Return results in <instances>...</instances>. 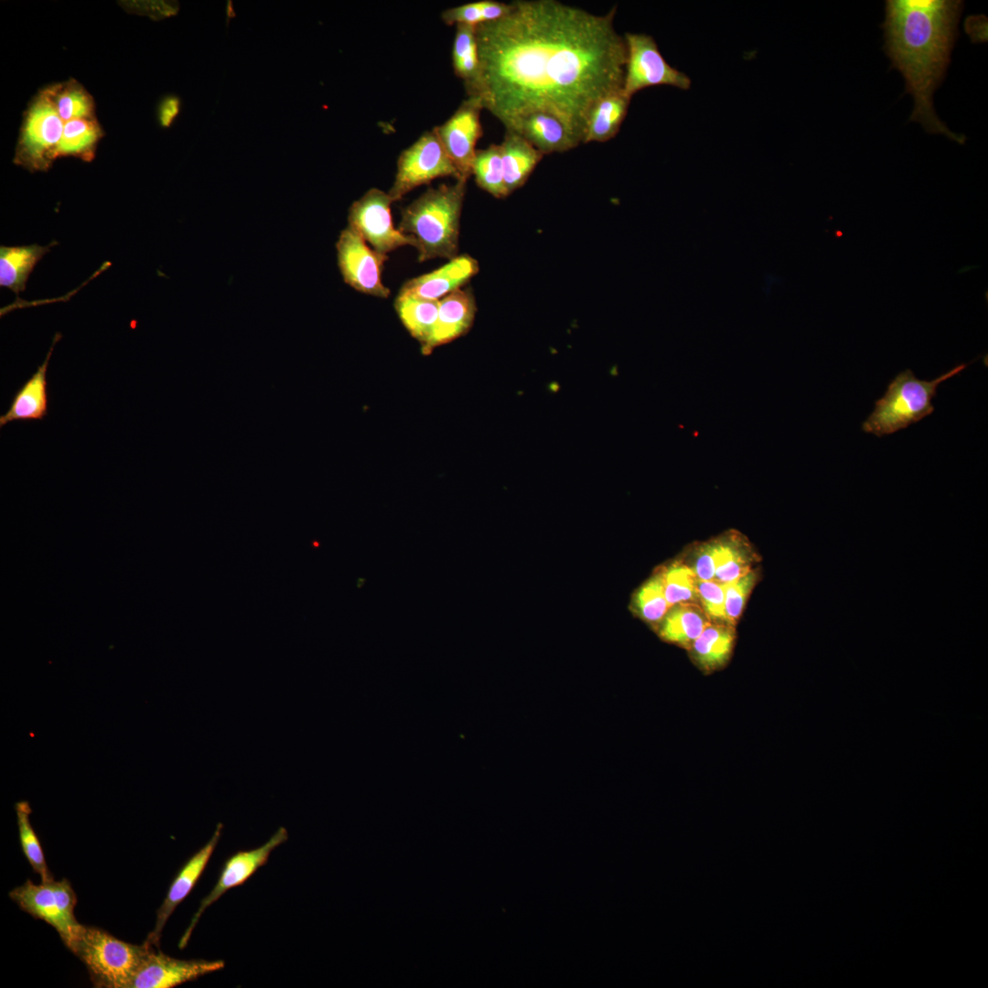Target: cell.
Masks as SVG:
<instances>
[{
  "instance_id": "7402d4cb",
  "label": "cell",
  "mask_w": 988,
  "mask_h": 988,
  "mask_svg": "<svg viewBox=\"0 0 988 988\" xmlns=\"http://www.w3.org/2000/svg\"><path fill=\"white\" fill-rule=\"evenodd\" d=\"M710 623L702 606L695 601L681 602L669 608L660 633L668 641L691 647Z\"/></svg>"
},
{
  "instance_id": "ba28073f",
  "label": "cell",
  "mask_w": 988,
  "mask_h": 988,
  "mask_svg": "<svg viewBox=\"0 0 988 988\" xmlns=\"http://www.w3.org/2000/svg\"><path fill=\"white\" fill-rule=\"evenodd\" d=\"M444 177L463 180L432 128L401 152L394 181L388 193L395 202L415 188Z\"/></svg>"
},
{
  "instance_id": "9c48e42d",
  "label": "cell",
  "mask_w": 988,
  "mask_h": 988,
  "mask_svg": "<svg viewBox=\"0 0 988 988\" xmlns=\"http://www.w3.org/2000/svg\"><path fill=\"white\" fill-rule=\"evenodd\" d=\"M623 36L627 57L622 91L627 96L632 98L650 86L668 85L682 90L691 87V79L665 60L651 36L629 32Z\"/></svg>"
},
{
  "instance_id": "484cf974",
  "label": "cell",
  "mask_w": 988,
  "mask_h": 988,
  "mask_svg": "<svg viewBox=\"0 0 988 988\" xmlns=\"http://www.w3.org/2000/svg\"><path fill=\"white\" fill-rule=\"evenodd\" d=\"M394 308L408 333L420 347L425 345L437 318L439 300L398 295Z\"/></svg>"
},
{
  "instance_id": "ffe728a7",
  "label": "cell",
  "mask_w": 988,
  "mask_h": 988,
  "mask_svg": "<svg viewBox=\"0 0 988 988\" xmlns=\"http://www.w3.org/2000/svg\"><path fill=\"white\" fill-rule=\"evenodd\" d=\"M499 146L504 183L510 195L526 183L544 155L511 130H506Z\"/></svg>"
},
{
  "instance_id": "74e56055",
  "label": "cell",
  "mask_w": 988,
  "mask_h": 988,
  "mask_svg": "<svg viewBox=\"0 0 988 988\" xmlns=\"http://www.w3.org/2000/svg\"><path fill=\"white\" fill-rule=\"evenodd\" d=\"M180 111L179 98L170 95L162 100L158 107V120L163 127H169Z\"/></svg>"
},
{
  "instance_id": "2e32d148",
  "label": "cell",
  "mask_w": 988,
  "mask_h": 988,
  "mask_svg": "<svg viewBox=\"0 0 988 988\" xmlns=\"http://www.w3.org/2000/svg\"><path fill=\"white\" fill-rule=\"evenodd\" d=\"M476 300L470 289H457L439 300L438 315L428 341L421 347L423 355L466 335L473 326Z\"/></svg>"
},
{
  "instance_id": "ac0fdd59",
  "label": "cell",
  "mask_w": 988,
  "mask_h": 988,
  "mask_svg": "<svg viewBox=\"0 0 988 988\" xmlns=\"http://www.w3.org/2000/svg\"><path fill=\"white\" fill-rule=\"evenodd\" d=\"M61 338L54 336L52 344L37 371L15 393L5 413L0 416V427L14 421L43 420L48 411L47 371L54 347Z\"/></svg>"
},
{
  "instance_id": "f1b7e54d",
  "label": "cell",
  "mask_w": 988,
  "mask_h": 988,
  "mask_svg": "<svg viewBox=\"0 0 988 988\" xmlns=\"http://www.w3.org/2000/svg\"><path fill=\"white\" fill-rule=\"evenodd\" d=\"M472 175L478 186L498 199L509 196L504 183L500 146L492 144L477 149L472 164Z\"/></svg>"
},
{
  "instance_id": "e0dca14e",
  "label": "cell",
  "mask_w": 988,
  "mask_h": 988,
  "mask_svg": "<svg viewBox=\"0 0 988 988\" xmlns=\"http://www.w3.org/2000/svg\"><path fill=\"white\" fill-rule=\"evenodd\" d=\"M478 268L473 257L456 255L437 269L405 282L398 295L440 300L462 288L478 274Z\"/></svg>"
},
{
  "instance_id": "7a4b0ae2",
  "label": "cell",
  "mask_w": 988,
  "mask_h": 988,
  "mask_svg": "<svg viewBox=\"0 0 988 988\" xmlns=\"http://www.w3.org/2000/svg\"><path fill=\"white\" fill-rule=\"evenodd\" d=\"M962 7L960 0H886L882 24L891 68L901 72L915 102L910 121L958 144L966 137L938 117L933 94L945 78Z\"/></svg>"
},
{
  "instance_id": "8992f818",
  "label": "cell",
  "mask_w": 988,
  "mask_h": 988,
  "mask_svg": "<svg viewBox=\"0 0 988 988\" xmlns=\"http://www.w3.org/2000/svg\"><path fill=\"white\" fill-rule=\"evenodd\" d=\"M10 898L25 912L53 927L67 948L81 927L75 918L77 896L69 880L34 884L27 879L9 892Z\"/></svg>"
},
{
  "instance_id": "d6986e66",
  "label": "cell",
  "mask_w": 988,
  "mask_h": 988,
  "mask_svg": "<svg viewBox=\"0 0 988 988\" xmlns=\"http://www.w3.org/2000/svg\"><path fill=\"white\" fill-rule=\"evenodd\" d=\"M506 130L519 134L543 155L566 152L579 145L562 121L544 112L528 113Z\"/></svg>"
},
{
  "instance_id": "83f0119b",
  "label": "cell",
  "mask_w": 988,
  "mask_h": 988,
  "mask_svg": "<svg viewBox=\"0 0 988 988\" xmlns=\"http://www.w3.org/2000/svg\"><path fill=\"white\" fill-rule=\"evenodd\" d=\"M45 91L64 123L76 119L95 118L92 97L77 81H69L56 84Z\"/></svg>"
},
{
  "instance_id": "cb8c5ba5",
  "label": "cell",
  "mask_w": 988,
  "mask_h": 988,
  "mask_svg": "<svg viewBox=\"0 0 988 988\" xmlns=\"http://www.w3.org/2000/svg\"><path fill=\"white\" fill-rule=\"evenodd\" d=\"M452 66L455 74L463 81L467 97H474L480 80V59L476 26L456 25L452 46Z\"/></svg>"
},
{
  "instance_id": "d6a6232c",
  "label": "cell",
  "mask_w": 988,
  "mask_h": 988,
  "mask_svg": "<svg viewBox=\"0 0 988 988\" xmlns=\"http://www.w3.org/2000/svg\"><path fill=\"white\" fill-rule=\"evenodd\" d=\"M636 603L645 620L658 622L664 618L671 607L665 597L662 575L652 577L639 590Z\"/></svg>"
},
{
  "instance_id": "30bf717a",
  "label": "cell",
  "mask_w": 988,
  "mask_h": 988,
  "mask_svg": "<svg viewBox=\"0 0 988 988\" xmlns=\"http://www.w3.org/2000/svg\"><path fill=\"white\" fill-rule=\"evenodd\" d=\"M393 202L388 192L371 188L349 209L348 227L373 250L384 255L406 245L417 248V242L413 236L394 228L391 213Z\"/></svg>"
},
{
  "instance_id": "277c9868",
  "label": "cell",
  "mask_w": 988,
  "mask_h": 988,
  "mask_svg": "<svg viewBox=\"0 0 988 988\" xmlns=\"http://www.w3.org/2000/svg\"><path fill=\"white\" fill-rule=\"evenodd\" d=\"M967 365L960 364L929 381L918 379L909 369L901 371L888 384L884 396L875 402V409L863 423L862 429L881 437L929 415L934 412L931 402L938 386L961 372Z\"/></svg>"
},
{
  "instance_id": "d590c367",
  "label": "cell",
  "mask_w": 988,
  "mask_h": 988,
  "mask_svg": "<svg viewBox=\"0 0 988 988\" xmlns=\"http://www.w3.org/2000/svg\"><path fill=\"white\" fill-rule=\"evenodd\" d=\"M755 578V573L750 571L726 583L725 610L728 624L734 625L739 618Z\"/></svg>"
},
{
  "instance_id": "3957f363",
  "label": "cell",
  "mask_w": 988,
  "mask_h": 988,
  "mask_svg": "<svg viewBox=\"0 0 988 988\" xmlns=\"http://www.w3.org/2000/svg\"><path fill=\"white\" fill-rule=\"evenodd\" d=\"M466 180L429 188L403 209L398 230L417 242L418 260H451L458 252Z\"/></svg>"
},
{
  "instance_id": "9a60e30c",
  "label": "cell",
  "mask_w": 988,
  "mask_h": 988,
  "mask_svg": "<svg viewBox=\"0 0 988 988\" xmlns=\"http://www.w3.org/2000/svg\"><path fill=\"white\" fill-rule=\"evenodd\" d=\"M222 828V823L217 824L209 842L188 860L174 878L157 909L155 927L145 940L150 945L159 948L164 927L176 907L188 896L201 876L220 841Z\"/></svg>"
},
{
  "instance_id": "d4e9b609",
  "label": "cell",
  "mask_w": 988,
  "mask_h": 988,
  "mask_svg": "<svg viewBox=\"0 0 988 988\" xmlns=\"http://www.w3.org/2000/svg\"><path fill=\"white\" fill-rule=\"evenodd\" d=\"M734 640L732 625L710 623L690 648L693 659L701 668L714 671L724 666L728 660Z\"/></svg>"
},
{
  "instance_id": "f546056e",
  "label": "cell",
  "mask_w": 988,
  "mask_h": 988,
  "mask_svg": "<svg viewBox=\"0 0 988 988\" xmlns=\"http://www.w3.org/2000/svg\"><path fill=\"white\" fill-rule=\"evenodd\" d=\"M15 811L16 814L20 844L24 855L34 872L40 876L41 882L54 880L46 863L39 839L30 822L29 816L32 811L28 801H17L15 804Z\"/></svg>"
},
{
  "instance_id": "5b68a950",
  "label": "cell",
  "mask_w": 988,
  "mask_h": 988,
  "mask_svg": "<svg viewBox=\"0 0 988 988\" xmlns=\"http://www.w3.org/2000/svg\"><path fill=\"white\" fill-rule=\"evenodd\" d=\"M153 947L125 942L95 927L81 925L68 948L86 966L95 987L130 988L144 956Z\"/></svg>"
},
{
  "instance_id": "1f68e13d",
  "label": "cell",
  "mask_w": 988,
  "mask_h": 988,
  "mask_svg": "<svg viewBox=\"0 0 988 988\" xmlns=\"http://www.w3.org/2000/svg\"><path fill=\"white\" fill-rule=\"evenodd\" d=\"M664 594L670 607L686 601H696L697 576L684 564H674L662 574Z\"/></svg>"
},
{
  "instance_id": "4316f807",
  "label": "cell",
  "mask_w": 988,
  "mask_h": 988,
  "mask_svg": "<svg viewBox=\"0 0 988 988\" xmlns=\"http://www.w3.org/2000/svg\"><path fill=\"white\" fill-rule=\"evenodd\" d=\"M102 135V129L95 118L66 122L56 149V158L70 156L91 160Z\"/></svg>"
},
{
  "instance_id": "8d00e7d4",
  "label": "cell",
  "mask_w": 988,
  "mask_h": 988,
  "mask_svg": "<svg viewBox=\"0 0 988 988\" xmlns=\"http://www.w3.org/2000/svg\"><path fill=\"white\" fill-rule=\"evenodd\" d=\"M722 543H712L705 546L697 556L694 573L701 580H714L718 564Z\"/></svg>"
},
{
  "instance_id": "6da1fadb",
  "label": "cell",
  "mask_w": 988,
  "mask_h": 988,
  "mask_svg": "<svg viewBox=\"0 0 988 988\" xmlns=\"http://www.w3.org/2000/svg\"><path fill=\"white\" fill-rule=\"evenodd\" d=\"M499 19L476 26L480 80L474 97L509 129L544 112L583 144L589 113L622 89L627 48L605 15L556 0H516Z\"/></svg>"
},
{
  "instance_id": "8fae6325",
  "label": "cell",
  "mask_w": 988,
  "mask_h": 988,
  "mask_svg": "<svg viewBox=\"0 0 988 988\" xmlns=\"http://www.w3.org/2000/svg\"><path fill=\"white\" fill-rule=\"evenodd\" d=\"M338 265L344 282L354 290L380 298L391 291L381 280L388 256L377 252L356 232L347 227L336 242Z\"/></svg>"
},
{
  "instance_id": "836d02e7",
  "label": "cell",
  "mask_w": 988,
  "mask_h": 988,
  "mask_svg": "<svg viewBox=\"0 0 988 988\" xmlns=\"http://www.w3.org/2000/svg\"><path fill=\"white\" fill-rule=\"evenodd\" d=\"M696 587L698 599L710 619L713 618L727 623L725 610L726 583L716 580H701L697 577Z\"/></svg>"
},
{
  "instance_id": "e575fe53",
  "label": "cell",
  "mask_w": 988,
  "mask_h": 988,
  "mask_svg": "<svg viewBox=\"0 0 988 988\" xmlns=\"http://www.w3.org/2000/svg\"><path fill=\"white\" fill-rule=\"evenodd\" d=\"M749 572L748 560L741 550L732 544L722 543L714 580L727 583Z\"/></svg>"
},
{
  "instance_id": "4fadbf2b",
  "label": "cell",
  "mask_w": 988,
  "mask_h": 988,
  "mask_svg": "<svg viewBox=\"0 0 988 988\" xmlns=\"http://www.w3.org/2000/svg\"><path fill=\"white\" fill-rule=\"evenodd\" d=\"M287 839L288 832L286 829L280 827L264 844L252 850L237 852L227 859L216 885L201 900L198 910L181 937L178 943L180 949L187 946L204 911L228 890L246 882L260 867L267 863L272 852L286 842Z\"/></svg>"
},
{
  "instance_id": "44dd1931",
  "label": "cell",
  "mask_w": 988,
  "mask_h": 988,
  "mask_svg": "<svg viewBox=\"0 0 988 988\" xmlns=\"http://www.w3.org/2000/svg\"><path fill=\"white\" fill-rule=\"evenodd\" d=\"M630 101L622 89L600 99L589 113L583 144L605 143L614 138L628 113Z\"/></svg>"
},
{
  "instance_id": "4dcf8cb0",
  "label": "cell",
  "mask_w": 988,
  "mask_h": 988,
  "mask_svg": "<svg viewBox=\"0 0 988 988\" xmlns=\"http://www.w3.org/2000/svg\"><path fill=\"white\" fill-rule=\"evenodd\" d=\"M511 7V2L480 0L447 8L441 13V18L446 25L478 26L501 18Z\"/></svg>"
},
{
  "instance_id": "603a6c76",
  "label": "cell",
  "mask_w": 988,
  "mask_h": 988,
  "mask_svg": "<svg viewBox=\"0 0 988 988\" xmlns=\"http://www.w3.org/2000/svg\"><path fill=\"white\" fill-rule=\"evenodd\" d=\"M49 245L38 244L23 246H1L0 248V285L14 291L16 295L24 291L27 279L36 264L48 253Z\"/></svg>"
},
{
  "instance_id": "5bb4252c",
  "label": "cell",
  "mask_w": 988,
  "mask_h": 988,
  "mask_svg": "<svg viewBox=\"0 0 988 988\" xmlns=\"http://www.w3.org/2000/svg\"><path fill=\"white\" fill-rule=\"evenodd\" d=\"M223 961L179 960L151 947L144 956L130 988H171L220 971Z\"/></svg>"
},
{
  "instance_id": "7c38bea8",
  "label": "cell",
  "mask_w": 988,
  "mask_h": 988,
  "mask_svg": "<svg viewBox=\"0 0 988 988\" xmlns=\"http://www.w3.org/2000/svg\"><path fill=\"white\" fill-rule=\"evenodd\" d=\"M483 109L479 98L467 97L446 122L434 127L460 178L466 181L472 176L476 145L483 134Z\"/></svg>"
},
{
  "instance_id": "52a82bcc",
  "label": "cell",
  "mask_w": 988,
  "mask_h": 988,
  "mask_svg": "<svg viewBox=\"0 0 988 988\" xmlns=\"http://www.w3.org/2000/svg\"><path fill=\"white\" fill-rule=\"evenodd\" d=\"M64 122L46 91L29 105L23 122L15 163L30 171L47 170L56 159Z\"/></svg>"
}]
</instances>
